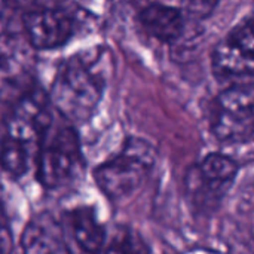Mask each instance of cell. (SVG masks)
Here are the masks:
<instances>
[{"label": "cell", "instance_id": "cell-1", "mask_svg": "<svg viewBox=\"0 0 254 254\" xmlns=\"http://www.w3.org/2000/svg\"><path fill=\"white\" fill-rule=\"evenodd\" d=\"M101 49L80 51L57 68L48 97L54 110L70 124L88 121L98 109L107 85Z\"/></svg>", "mask_w": 254, "mask_h": 254}, {"label": "cell", "instance_id": "cell-2", "mask_svg": "<svg viewBox=\"0 0 254 254\" xmlns=\"http://www.w3.org/2000/svg\"><path fill=\"white\" fill-rule=\"evenodd\" d=\"M82 165L83 155L73 124L61 116H54L42 138L36 159L39 183L46 189L67 186L74 180Z\"/></svg>", "mask_w": 254, "mask_h": 254}, {"label": "cell", "instance_id": "cell-3", "mask_svg": "<svg viewBox=\"0 0 254 254\" xmlns=\"http://www.w3.org/2000/svg\"><path fill=\"white\" fill-rule=\"evenodd\" d=\"M153 147L140 138H128L122 149L94 170L98 188L110 198L135 192L155 165Z\"/></svg>", "mask_w": 254, "mask_h": 254}, {"label": "cell", "instance_id": "cell-4", "mask_svg": "<svg viewBox=\"0 0 254 254\" xmlns=\"http://www.w3.org/2000/svg\"><path fill=\"white\" fill-rule=\"evenodd\" d=\"M211 68L217 80L234 85L254 83V16L237 24L213 49Z\"/></svg>", "mask_w": 254, "mask_h": 254}, {"label": "cell", "instance_id": "cell-5", "mask_svg": "<svg viewBox=\"0 0 254 254\" xmlns=\"http://www.w3.org/2000/svg\"><path fill=\"white\" fill-rule=\"evenodd\" d=\"M37 88L36 51L24 34H0V103L13 104Z\"/></svg>", "mask_w": 254, "mask_h": 254}, {"label": "cell", "instance_id": "cell-6", "mask_svg": "<svg viewBox=\"0 0 254 254\" xmlns=\"http://www.w3.org/2000/svg\"><path fill=\"white\" fill-rule=\"evenodd\" d=\"M77 30V15L60 3H42L22 15V34L34 51L60 49L73 40Z\"/></svg>", "mask_w": 254, "mask_h": 254}, {"label": "cell", "instance_id": "cell-7", "mask_svg": "<svg viewBox=\"0 0 254 254\" xmlns=\"http://www.w3.org/2000/svg\"><path fill=\"white\" fill-rule=\"evenodd\" d=\"M211 128L225 143L254 140V83L228 86L211 109Z\"/></svg>", "mask_w": 254, "mask_h": 254}, {"label": "cell", "instance_id": "cell-8", "mask_svg": "<svg viewBox=\"0 0 254 254\" xmlns=\"http://www.w3.org/2000/svg\"><path fill=\"white\" fill-rule=\"evenodd\" d=\"M238 173V165L234 159L213 153L193 167L188 177V193L196 208H213L231 188Z\"/></svg>", "mask_w": 254, "mask_h": 254}, {"label": "cell", "instance_id": "cell-9", "mask_svg": "<svg viewBox=\"0 0 254 254\" xmlns=\"http://www.w3.org/2000/svg\"><path fill=\"white\" fill-rule=\"evenodd\" d=\"M22 254H71L60 223L49 214L33 217L22 234Z\"/></svg>", "mask_w": 254, "mask_h": 254}, {"label": "cell", "instance_id": "cell-10", "mask_svg": "<svg viewBox=\"0 0 254 254\" xmlns=\"http://www.w3.org/2000/svg\"><path fill=\"white\" fill-rule=\"evenodd\" d=\"M143 28L162 43H173L183 34L186 18L170 3H150L140 12Z\"/></svg>", "mask_w": 254, "mask_h": 254}, {"label": "cell", "instance_id": "cell-11", "mask_svg": "<svg viewBox=\"0 0 254 254\" xmlns=\"http://www.w3.org/2000/svg\"><path fill=\"white\" fill-rule=\"evenodd\" d=\"M68 225L79 254H100L106 231L92 207H77L68 214Z\"/></svg>", "mask_w": 254, "mask_h": 254}, {"label": "cell", "instance_id": "cell-12", "mask_svg": "<svg viewBox=\"0 0 254 254\" xmlns=\"http://www.w3.org/2000/svg\"><path fill=\"white\" fill-rule=\"evenodd\" d=\"M104 254H150V252L137 232L121 229L115 234Z\"/></svg>", "mask_w": 254, "mask_h": 254}, {"label": "cell", "instance_id": "cell-13", "mask_svg": "<svg viewBox=\"0 0 254 254\" xmlns=\"http://www.w3.org/2000/svg\"><path fill=\"white\" fill-rule=\"evenodd\" d=\"M220 0H174V4L186 19L201 21L208 18Z\"/></svg>", "mask_w": 254, "mask_h": 254}, {"label": "cell", "instance_id": "cell-14", "mask_svg": "<svg viewBox=\"0 0 254 254\" xmlns=\"http://www.w3.org/2000/svg\"><path fill=\"white\" fill-rule=\"evenodd\" d=\"M12 250V231L7 214L0 202V254H9Z\"/></svg>", "mask_w": 254, "mask_h": 254}]
</instances>
